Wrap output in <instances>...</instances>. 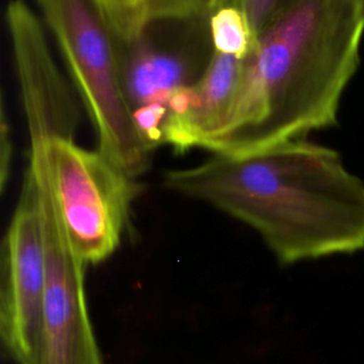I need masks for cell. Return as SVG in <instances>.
Returning a JSON list of instances; mask_svg holds the SVG:
<instances>
[{"mask_svg": "<svg viewBox=\"0 0 364 364\" xmlns=\"http://www.w3.org/2000/svg\"><path fill=\"white\" fill-rule=\"evenodd\" d=\"M33 182L47 247V290L34 364H104L87 304V266L67 240L47 182Z\"/></svg>", "mask_w": 364, "mask_h": 364, "instance_id": "obj_7", "label": "cell"}, {"mask_svg": "<svg viewBox=\"0 0 364 364\" xmlns=\"http://www.w3.org/2000/svg\"><path fill=\"white\" fill-rule=\"evenodd\" d=\"M102 3H122V0H101Z\"/></svg>", "mask_w": 364, "mask_h": 364, "instance_id": "obj_15", "label": "cell"}, {"mask_svg": "<svg viewBox=\"0 0 364 364\" xmlns=\"http://www.w3.org/2000/svg\"><path fill=\"white\" fill-rule=\"evenodd\" d=\"M0 338L14 364H34L47 290V247L36 185L26 172L1 246Z\"/></svg>", "mask_w": 364, "mask_h": 364, "instance_id": "obj_6", "label": "cell"}, {"mask_svg": "<svg viewBox=\"0 0 364 364\" xmlns=\"http://www.w3.org/2000/svg\"><path fill=\"white\" fill-rule=\"evenodd\" d=\"M164 183L252 228L282 266L364 249V182L336 149L304 138L213 155Z\"/></svg>", "mask_w": 364, "mask_h": 364, "instance_id": "obj_1", "label": "cell"}, {"mask_svg": "<svg viewBox=\"0 0 364 364\" xmlns=\"http://www.w3.org/2000/svg\"><path fill=\"white\" fill-rule=\"evenodd\" d=\"M151 0H122V3H131V4H138V3H146Z\"/></svg>", "mask_w": 364, "mask_h": 364, "instance_id": "obj_14", "label": "cell"}, {"mask_svg": "<svg viewBox=\"0 0 364 364\" xmlns=\"http://www.w3.org/2000/svg\"><path fill=\"white\" fill-rule=\"evenodd\" d=\"M296 0H226L242 11L255 37Z\"/></svg>", "mask_w": 364, "mask_h": 364, "instance_id": "obj_11", "label": "cell"}, {"mask_svg": "<svg viewBox=\"0 0 364 364\" xmlns=\"http://www.w3.org/2000/svg\"><path fill=\"white\" fill-rule=\"evenodd\" d=\"M240 70V57L215 51L202 78L171 100L162 125V144L176 152L200 148L223 122L236 94Z\"/></svg>", "mask_w": 364, "mask_h": 364, "instance_id": "obj_9", "label": "cell"}, {"mask_svg": "<svg viewBox=\"0 0 364 364\" xmlns=\"http://www.w3.org/2000/svg\"><path fill=\"white\" fill-rule=\"evenodd\" d=\"M363 34L364 0H296L255 37L233 102L200 148L242 156L333 127Z\"/></svg>", "mask_w": 364, "mask_h": 364, "instance_id": "obj_2", "label": "cell"}, {"mask_svg": "<svg viewBox=\"0 0 364 364\" xmlns=\"http://www.w3.org/2000/svg\"><path fill=\"white\" fill-rule=\"evenodd\" d=\"M98 136V149L136 178L151 149L128 105L117 46L101 0H37Z\"/></svg>", "mask_w": 364, "mask_h": 364, "instance_id": "obj_4", "label": "cell"}, {"mask_svg": "<svg viewBox=\"0 0 364 364\" xmlns=\"http://www.w3.org/2000/svg\"><path fill=\"white\" fill-rule=\"evenodd\" d=\"M102 3V1H101ZM124 92L145 144H162L171 100L206 73L215 47L210 13L155 3H102Z\"/></svg>", "mask_w": 364, "mask_h": 364, "instance_id": "obj_3", "label": "cell"}, {"mask_svg": "<svg viewBox=\"0 0 364 364\" xmlns=\"http://www.w3.org/2000/svg\"><path fill=\"white\" fill-rule=\"evenodd\" d=\"M30 155L43 164L74 255L87 267L109 259L122 242L139 193L135 178L100 149H87L70 138H36L30 141Z\"/></svg>", "mask_w": 364, "mask_h": 364, "instance_id": "obj_5", "label": "cell"}, {"mask_svg": "<svg viewBox=\"0 0 364 364\" xmlns=\"http://www.w3.org/2000/svg\"><path fill=\"white\" fill-rule=\"evenodd\" d=\"M210 34L215 51L245 58L255 34L240 10L223 3L210 14Z\"/></svg>", "mask_w": 364, "mask_h": 364, "instance_id": "obj_10", "label": "cell"}, {"mask_svg": "<svg viewBox=\"0 0 364 364\" xmlns=\"http://www.w3.org/2000/svg\"><path fill=\"white\" fill-rule=\"evenodd\" d=\"M6 23L30 139H74L80 119L78 105L55 65L41 20L24 0H11Z\"/></svg>", "mask_w": 364, "mask_h": 364, "instance_id": "obj_8", "label": "cell"}, {"mask_svg": "<svg viewBox=\"0 0 364 364\" xmlns=\"http://www.w3.org/2000/svg\"><path fill=\"white\" fill-rule=\"evenodd\" d=\"M4 102H1V125H0V188L4 191L7 179H9V172H10V162H11V134H10V125L7 122L6 117V109H4Z\"/></svg>", "mask_w": 364, "mask_h": 364, "instance_id": "obj_12", "label": "cell"}, {"mask_svg": "<svg viewBox=\"0 0 364 364\" xmlns=\"http://www.w3.org/2000/svg\"><path fill=\"white\" fill-rule=\"evenodd\" d=\"M159 4L165 6H173V7H188L195 10H202L206 13H213L215 9H218L220 4H223L226 0H151Z\"/></svg>", "mask_w": 364, "mask_h": 364, "instance_id": "obj_13", "label": "cell"}]
</instances>
